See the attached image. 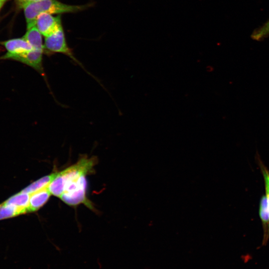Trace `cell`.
<instances>
[{"label": "cell", "mask_w": 269, "mask_h": 269, "mask_svg": "<svg viewBox=\"0 0 269 269\" xmlns=\"http://www.w3.org/2000/svg\"><path fill=\"white\" fill-rule=\"evenodd\" d=\"M257 157L258 163L264 180L265 188L266 191L265 196L267 199L268 208L269 210V169L261 159L259 155H258Z\"/></svg>", "instance_id": "cell-13"}, {"label": "cell", "mask_w": 269, "mask_h": 269, "mask_svg": "<svg viewBox=\"0 0 269 269\" xmlns=\"http://www.w3.org/2000/svg\"><path fill=\"white\" fill-rule=\"evenodd\" d=\"M40 0H16L18 3L20 5V6L21 7L24 5H25V4H26L27 3H30V2H33L38 1H40Z\"/></svg>", "instance_id": "cell-15"}, {"label": "cell", "mask_w": 269, "mask_h": 269, "mask_svg": "<svg viewBox=\"0 0 269 269\" xmlns=\"http://www.w3.org/2000/svg\"><path fill=\"white\" fill-rule=\"evenodd\" d=\"M30 194L22 191L11 196L3 202L5 204H12L22 210L24 213L27 212Z\"/></svg>", "instance_id": "cell-10"}, {"label": "cell", "mask_w": 269, "mask_h": 269, "mask_svg": "<svg viewBox=\"0 0 269 269\" xmlns=\"http://www.w3.org/2000/svg\"><path fill=\"white\" fill-rule=\"evenodd\" d=\"M44 49V52H46L49 54L55 53L65 54L82 66V65L75 57L67 44L62 25H60L52 34L45 37Z\"/></svg>", "instance_id": "cell-3"}, {"label": "cell", "mask_w": 269, "mask_h": 269, "mask_svg": "<svg viewBox=\"0 0 269 269\" xmlns=\"http://www.w3.org/2000/svg\"><path fill=\"white\" fill-rule=\"evenodd\" d=\"M259 213L263 229L262 246H265L269 240V210L265 195L260 199Z\"/></svg>", "instance_id": "cell-8"}, {"label": "cell", "mask_w": 269, "mask_h": 269, "mask_svg": "<svg viewBox=\"0 0 269 269\" xmlns=\"http://www.w3.org/2000/svg\"><path fill=\"white\" fill-rule=\"evenodd\" d=\"M6 49L5 55H14L24 53L32 49L31 45L23 38H15L1 43Z\"/></svg>", "instance_id": "cell-7"}, {"label": "cell", "mask_w": 269, "mask_h": 269, "mask_svg": "<svg viewBox=\"0 0 269 269\" xmlns=\"http://www.w3.org/2000/svg\"><path fill=\"white\" fill-rule=\"evenodd\" d=\"M57 172L52 173L48 175L44 176L39 178L29 184L22 191L30 194L34 192L48 187L49 183L55 176Z\"/></svg>", "instance_id": "cell-11"}, {"label": "cell", "mask_w": 269, "mask_h": 269, "mask_svg": "<svg viewBox=\"0 0 269 269\" xmlns=\"http://www.w3.org/2000/svg\"><path fill=\"white\" fill-rule=\"evenodd\" d=\"M5 0V1H6L7 0Z\"/></svg>", "instance_id": "cell-17"}, {"label": "cell", "mask_w": 269, "mask_h": 269, "mask_svg": "<svg viewBox=\"0 0 269 269\" xmlns=\"http://www.w3.org/2000/svg\"><path fill=\"white\" fill-rule=\"evenodd\" d=\"M24 214V212L18 207L12 204L4 202L0 204V220L10 218Z\"/></svg>", "instance_id": "cell-12"}, {"label": "cell", "mask_w": 269, "mask_h": 269, "mask_svg": "<svg viewBox=\"0 0 269 269\" xmlns=\"http://www.w3.org/2000/svg\"><path fill=\"white\" fill-rule=\"evenodd\" d=\"M61 25L60 15L54 16L46 13L40 14L35 21V26L44 37L52 34Z\"/></svg>", "instance_id": "cell-5"}, {"label": "cell", "mask_w": 269, "mask_h": 269, "mask_svg": "<svg viewBox=\"0 0 269 269\" xmlns=\"http://www.w3.org/2000/svg\"><path fill=\"white\" fill-rule=\"evenodd\" d=\"M96 160L94 157H82L74 165L57 172L48 186L51 195L60 198L69 205L83 203L92 208L86 196V176L93 171Z\"/></svg>", "instance_id": "cell-1"}, {"label": "cell", "mask_w": 269, "mask_h": 269, "mask_svg": "<svg viewBox=\"0 0 269 269\" xmlns=\"http://www.w3.org/2000/svg\"><path fill=\"white\" fill-rule=\"evenodd\" d=\"M44 52V50L32 49L30 51L17 54L9 55L4 54L0 57V59H10L22 62L33 68L45 77V75L42 64Z\"/></svg>", "instance_id": "cell-4"}, {"label": "cell", "mask_w": 269, "mask_h": 269, "mask_svg": "<svg viewBox=\"0 0 269 269\" xmlns=\"http://www.w3.org/2000/svg\"><path fill=\"white\" fill-rule=\"evenodd\" d=\"M90 5H70L62 3L57 0H42L24 5V14L27 24V29L35 25L37 16L42 13L50 14L74 13L82 11Z\"/></svg>", "instance_id": "cell-2"}, {"label": "cell", "mask_w": 269, "mask_h": 269, "mask_svg": "<svg viewBox=\"0 0 269 269\" xmlns=\"http://www.w3.org/2000/svg\"><path fill=\"white\" fill-rule=\"evenodd\" d=\"M23 37L31 45L32 49L44 51L42 35L35 25L27 28Z\"/></svg>", "instance_id": "cell-9"}, {"label": "cell", "mask_w": 269, "mask_h": 269, "mask_svg": "<svg viewBox=\"0 0 269 269\" xmlns=\"http://www.w3.org/2000/svg\"><path fill=\"white\" fill-rule=\"evenodd\" d=\"M5 2V0H0V9H1Z\"/></svg>", "instance_id": "cell-16"}, {"label": "cell", "mask_w": 269, "mask_h": 269, "mask_svg": "<svg viewBox=\"0 0 269 269\" xmlns=\"http://www.w3.org/2000/svg\"><path fill=\"white\" fill-rule=\"evenodd\" d=\"M269 36V20L259 28L254 30L251 37L255 40H262Z\"/></svg>", "instance_id": "cell-14"}, {"label": "cell", "mask_w": 269, "mask_h": 269, "mask_svg": "<svg viewBox=\"0 0 269 269\" xmlns=\"http://www.w3.org/2000/svg\"><path fill=\"white\" fill-rule=\"evenodd\" d=\"M51 195L47 187L30 194L27 212L37 211L47 202Z\"/></svg>", "instance_id": "cell-6"}]
</instances>
